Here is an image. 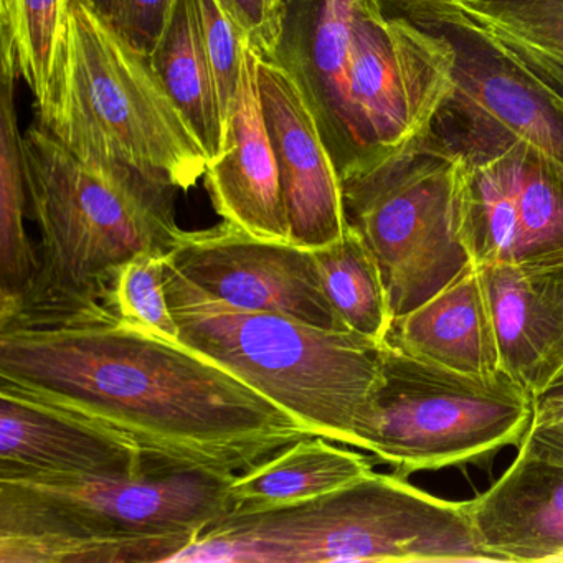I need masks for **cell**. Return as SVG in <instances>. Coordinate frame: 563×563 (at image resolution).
Returning <instances> with one entry per match:
<instances>
[{"label": "cell", "mask_w": 563, "mask_h": 563, "mask_svg": "<svg viewBox=\"0 0 563 563\" xmlns=\"http://www.w3.org/2000/svg\"><path fill=\"white\" fill-rule=\"evenodd\" d=\"M0 384L124 434L150 466L239 474L314 434L212 358L120 319L0 332Z\"/></svg>", "instance_id": "1"}, {"label": "cell", "mask_w": 563, "mask_h": 563, "mask_svg": "<svg viewBox=\"0 0 563 563\" xmlns=\"http://www.w3.org/2000/svg\"><path fill=\"white\" fill-rule=\"evenodd\" d=\"M22 144L41 266L24 295L0 305V332L117 321L114 273L140 253L173 252L184 232L180 189L118 161L80 156L37 121Z\"/></svg>", "instance_id": "2"}, {"label": "cell", "mask_w": 563, "mask_h": 563, "mask_svg": "<svg viewBox=\"0 0 563 563\" xmlns=\"http://www.w3.org/2000/svg\"><path fill=\"white\" fill-rule=\"evenodd\" d=\"M235 476L151 466L0 479V563H170L235 507Z\"/></svg>", "instance_id": "3"}, {"label": "cell", "mask_w": 563, "mask_h": 563, "mask_svg": "<svg viewBox=\"0 0 563 563\" xmlns=\"http://www.w3.org/2000/svg\"><path fill=\"white\" fill-rule=\"evenodd\" d=\"M494 562L467 500L441 499L401 474L371 473L288 506L235 507L170 563Z\"/></svg>", "instance_id": "4"}, {"label": "cell", "mask_w": 563, "mask_h": 563, "mask_svg": "<svg viewBox=\"0 0 563 563\" xmlns=\"http://www.w3.org/2000/svg\"><path fill=\"white\" fill-rule=\"evenodd\" d=\"M35 121L80 156L128 164L189 190L209 156L154 70L95 4L70 0L57 74Z\"/></svg>", "instance_id": "5"}, {"label": "cell", "mask_w": 563, "mask_h": 563, "mask_svg": "<svg viewBox=\"0 0 563 563\" xmlns=\"http://www.w3.org/2000/svg\"><path fill=\"white\" fill-rule=\"evenodd\" d=\"M180 342L212 358L319 437L354 448L380 371L382 342L276 312L246 311L200 291L166 262Z\"/></svg>", "instance_id": "6"}, {"label": "cell", "mask_w": 563, "mask_h": 563, "mask_svg": "<svg viewBox=\"0 0 563 563\" xmlns=\"http://www.w3.org/2000/svg\"><path fill=\"white\" fill-rule=\"evenodd\" d=\"M533 417L536 398L503 372L461 374L384 344L354 448L407 477L483 463L503 448H519Z\"/></svg>", "instance_id": "7"}, {"label": "cell", "mask_w": 563, "mask_h": 563, "mask_svg": "<svg viewBox=\"0 0 563 563\" xmlns=\"http://www.w3.org/2000/svg\"><path fill=\"white\" fill-rule=\"evenodd\" d=\"M460 164L431 128L400 153L341 177L345 223L374 255L394 319L473 266L457 232Z\"/></svg>", "instance_id": "8"}, {"label": "cell", "mask_w": 563, "mask_h": 563, "mask_svg": "<svg viewBox=\"0 0 563 563\" xmlns=\"http://www.w3.org/2000/svg\"><path fill=\"white\" fill-rule=\"evenodd\" d=\"M453 52V91L433 130L460 153L526 144L563 173V103L448 0H382Z\"/></svg>", "instance_id": "9"}, {"label": "cell", "mask_w": 563, "mask_h": 563, "mask_svg": "<svg viewBox=\"0 0 563 563\" xmlns=\"http://www.w3.org/2000/svg\"><path fill=\"white\" fill-rule=\"evenodd\" d=\"M460 154L457 232L473 265L562 262V170L520 143Z\"/></svg>", "instance_id": "10"}, {"label": "cell", "mask_w": 563, "mask_h": 563, "mask_svg": "<svg viewBox=\"0 0 563 563\" xmlns=\"http://www.w3.org/2000/svg\"><path fill=\"white\" fill-rule=\"evenodd\" d=\"M166 262L227 305L349 331L325 296L314 252L295 243L255 239L223 220L212 229L184 230Z\"/></svg>", "instance_id": "11"}, {"label": "cell", "mask_w": 563, "mask_h": 563, "mask_svg": "<svg viewBox=\"0 0 563 563\" xmlns=\"http://www.w3.org/2000/svg\"><path fill=\"white\" fill-rule=\"evenodd\" d=\"M258 87L291 243L314 252L338 242L347 229L341 176L291 75L272 58L260 55Z\"/></svg>", "instance_id": "12"}, {"label": "cell", "mask_w": 563, "mask_h": 563, "mask_svg": "<svg viewBox=\"0 0 563 563\" xmlns=\"http://www.w3.org/2000/svg\"><path fill=\"white\" fill-rule=\"evenodd\" d=\"M150 467L124 434L0 384V479L140 476Z\"/></svg>", "instance_id": "13"}, {"label": "cell", "mask_w": 563, "mask_h": 563, "mask_svg": "<svg viewBox=\"0 0 563 563\" xmlns=\"http://www.w3.org/2000/svg\"><path fill=\"white\" fill-rule=\"evenodd\" d=\"M258 60V52L246 42L222 147L209 161L203 179L217 216L225 222L255 239L291 243L278 164L263 117Z\"/></svg>", "instance_id": "14"}, {"label": "cell", "mask_w": 563, "mask_h": 563, "mask_svg": "<svg viewBox=\"0 0 563 563\" xmlns=\"http://www.w3.org/2000/svg\"><path fill=\"white\" fill-rule=\"evenodd\" d=\"M355 0H285L272 60L308 101L339 176L364 163L347 90V52Z\"/></svg>", "instance_id": "15"}, {"label": "cell", "mask_w": 563, "mask_h": 563, "mask_svg": "<svg viewBox=\"0 0 563 563\" xmlns=\"http://www.w3.org/2000/svg\"><path fill=\"white\" fill-rule=\"evenodd\" d=\"M499 367L533 398L563 380V275L553 266H477Z\"/></svg>", "instance_id": "16"}, {"label": "cell", "mask_w": 563, "mask_h": 563, "mask_svg": "<svg viewBox=\"0 0 563 563\" xmlns=\"http://www.w3.org/2000/svg\"><path fill=\"white\" fill-rule=\"evenodd\" d=\"M467 514L494 562L563 563V464L519 448L506 473L467 500Z\"/></svg>", "instance_id": "17"}, {"label": "cell", "mask_w": 563, "mask_h": 563, "mask_svg": "<svg viewBox=\"0 0 563 563\" xmlns=\"http://www.w3.org/2000/svg\"><path fill=\"white\" fill-rule=\"evenodd\" d=\"M384 344L461 374H499V351L479 268L470 266L433 298L395 318Z\"/></svg>", "instance_id": "18"}, {"label": "cell", "mask_w": 563, "mask_h": 563, "mask_svg": "<svg viewBox=\"0 0 563 563\" xmlns=\"http://www.w3.org/2000/svg\"><path fill=\"white\" fill-rule=\"evenodd\" d=\"M332 443L309 434L236 474L230 483L233 504L288 506L324 496L374 473V463L365 454Z\"/></svg>", "instance_id": "19"}, {"label": "cell", "mask_w": 563, "mask_h": 563, "mask_svg": "<svg viewBox=\"0 0 563 563\" xmlns=\"http://www.w3.org/2000/svg\"><path fill=\"white\" fill-rule=\"evenodd\" d=\"M0 305L24 295L41 266L38 246L29 239L24 134L19 130L15 85L21 77L15 47L0 42Z\"/></svg>", "instance_id": "20"}, {"label": "cell", "mask_w": 563, "mask_h": 563, "mask_svg": "<svg viewBox=\"0 0 563 563\" xmlns=\"http://www.w3.org/2000/svg\"><path fill=\"white\" fill-rule=\"evenodd\" d=\"M150 55L164 87L213 159L222 147L225 118L203 44L197 0H169L163 31Z\"/></svg>", "instance_id": "21"}, {"label": "cell", "mask_w": 563, "mask_h": 563, "mask_svg": "<svg viewBox=\"0 0 563 563\" xmlns=\"http://www.w3.org/2000/svg\"><path fill=\"white\" fill-rule=\"evenodd\" d=\"M563 103V0H448Z\"/></svg>", "instance_id": "22"}, {"label": "cell", "mask_w": 563, "mask_h": 563, "mask_svg": "<svg viewBox=\"0 0 563 563\" xmlns=\"http://www.w3.org/2000/svg\"><path fill=\"white\" fill-rule=\"evenodd\" d=\"M322 288L349 331L384 344L394 316L380 268L352 229L331 245L314 250Z\"/></svg>", "instance_id": "23"}, {"label": "cell", "mask_w": 563, "mask_h": 563, "mask_svg": "<svg viewBox=\"0 0 563 563\" xmlns=\"http://www.w3.org/2000/svg\"><path fill=\"white\" fill-rule=\"evenodd\" d=\"M70 0H14L11 22L0 37L11 38L19 71L34 95L35 108L44 107L57 74Z\"/></svg>", "instance_id": "24"}, {"label": "cell", "mask_w": 563, "mask_h": 563, "mask_svg": "<svg viewBox=\"0 0 563 563\" xmlns=\"http://www.w3.org/2000/svg\"><path fill=\"white\" fill-rule=\"evenodd\" d=\"M166 255L140 253L114 273L111 309L124 324L180 342V329L166 291Z\"/></svg>", "instance_id": "25"}, {"label": "cell", "mask_w": 563, "mask_h": 563, "mask_svg": "<svg viewBox=\"0 0 563 563\" xmlns=\"http://www.w3.org/2000/svg\"><path fill=\"white\" fill-rule=\"evenodd\" d=\"M197 8L207 57L216 77L220 107L225 118L239 87L243 47L250 38L223 8L222 0H197Z\"/></svg>", "instance_id": "26"}, {"label": "cell", "mask_w": 563, "mask_h": 563, "mask_svg": "<svg viewBox=\"0 0 563 563\" xmlns=\"http://www.w3.org/2000/svg\"><path fill=\"white\" fill-rule=\"evenodd\" d=\"M169 0H107L101 11L118 31L143 51H153L163 31Z\"/></svg>", "instance_id": "27"}, {"label": "cell", "mask_w": 563, "mask_h": 563, "mask_svg": "<svg viewBox=\"0 0 563 563\" xmlns=\"http://www.w3.org/2000/svg\"><path fill=\"white\" fill-rule=\"evenodd\" d=\"M222 4L256 52L272 57L282 34L285 0H222Z\"/></svg>", "instance_id": "28"}, {"label": "cell", "mask_w": 563, "mask_h": 563, "mask_svg": "<svg viewBox=\"0 0 563 563\" xmlns=\"http://www.w3.org/2000/svg\"><path fill=\"white\" fill-rule=\"evenodd\" d=\"M519 448L563 464V417L533 420Z\"/></svg>", "instance_id": "29"}, {"label": "cell", "mask_w": 563, "mask_h": 563, "mask_svg": "<svg viewBox=\"0 0 563 563\" xmlns=\"http://www.w3.org/2000/svg\"><path fill=\"white\" fill-rule=\"evenodd\" d=\"M563 417V380L550 388L542 397L536 398V417L533 420Z\"/></svg>", "instance_id": "30"}, {"label": "cell", "mask_w": 563, "mask_h": 563, "mask_svg": "<svg viewBox=\"0 0 563 563\" xmlns=\"http://www.w3.org/2000/svg\"><path fill=\"white\" fill-rule=\"evenodd\" d=\"M12 11H14V0H0V27L9 25Z\"/></svg>", "instance_id": "31"}, {"label": "cell", "mask_w": 563, "mask_h": 563, "mask_svg": "<svg viewBox=\"0 0 563 563\" xmlns=\"http://www.w3.org/2000/svg\"><path fill=\"white\" fill-rule=\"evenodd\" d=\"M550 266H553V268L559 269V272L562 273V275H563V260H562V262L555 263V265H550Z\"/></svg>", "instance_id": "32"}, {"label": "cell", "mask_w": 563, "mask_h": 563, "mask_svg": "<svg viewBox=\"0 0 563 563\" xmlns=\"http://www.w3.org/2000/svg\"><path fill=\"white\" fill-rule=\"evenodd\" d=\"M93 2L98 5V8L103 9L104 2H107V0H93Z\"/></svg>", "instance_id": "33"}]
</instances>
